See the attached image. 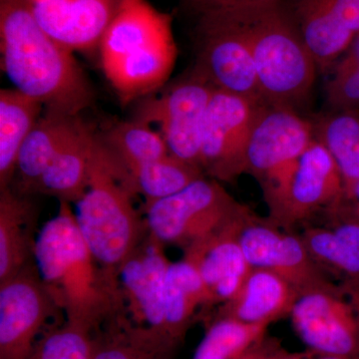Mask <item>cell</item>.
I'll return each instance as SVG.
<instances>
[{
    "mask_svg": "<svg viewBox=\"0 0 359 359\" xmlns=\"http://www.w3.org/2000/svg\"><path fill=\"white\" fill-rule=\"evenodd\" d=\"M34 263L67 323L97 334L125 313L119 278L97 262L69 203L60 202L57 214L40 229Z\"/></svg>",
    "mask_w": 359,
    "mask_h": 359,
    "instance_id": "obj_1",
    "label": "cell"
},
{
    "mask_svg": "<svg viewBox=\"0 0 359 359\" xmlns=\"http://www.w3.org/2000/svg\"><path fill=\"white\" fill-rule=\"evenodd\" d=\"M2 69L18 90L45 111L79 116L94 92L73 52L42 29L20 0H0Z\"/></svg>",
    "mask_w": 359,
    "mask_h": 359,
    "instance_id": "obj_2",
    "label": "cell"
},
{
    "mask_svg": "<svg viewBox=\"0 0 359 359\" xmlns=\"http://www.w3.org/2000/svg\"><path fill=\"white\" fill-rule=\"evenodd\" d=\"M224 9L249 42L264 102L301 113L311 98L318 66L283 0H247Z\"/></svg>",
    "mask_w": 359,
    "mask_h": 359,
    "instance_id": "obj_3",
    "label": "cell"
},
{
    "mask_svg": "<svg viewBox=\"0 0 359 359\" xmlns=\"http://www.w3.org/2000/svg\"><path fill=\"white\" fill-rule=\"evenodd\" d=\"M99 50L104 74L122 102L147 96L165 84L176 63L171 16L147 0H121Z\"/></svg>",
    "mask_w": 359,
    "mask_h": 359,
    "instance_id": "obj_4",
    "label": "cell"
},
{
    "mask_svg": "<svg viewBox=\"0 0 359 359\" xmlns=\"http://www.w3.org/2000/svg\"><path fill=\"white\" fill-rule=\"evenodd\" d=\"M134 189L98 135L86 192L76 203L75 219L97 262L118 276L120 266L148 235L145 219L133 204Z\"/></svg>",
    "mask_w": 359,
    "mask_h": 359,
    "instance_id": "obj_5",
    "label": "cell"
},
{
    "mask_svg": "<svg viewBox=\"0 0 359 359\" xmlns=\"http://www.w3.org/2000/svg\"><path fill=\"white\" fill-rule=\"evenodd\" d=\"M149 235L163 245L184 250L222 231L242 226L255 216L221 182L203 176L179 193L145 203Z\"/></svg>",
    "mask_w": 359,
    "mask_h": 359,
    "instance_id": "obj_6",
    "label": "cell"
},
{
    "mask_svg": "<svg viewBox=\"0 0 359 359\" xmlns=\"http://www.w3.org/2000/svg\"><path fill=\"white\" fill-rule=\"evenodd\" d=\"M314 140L313 122L289 108L263 103L247 153V173L257 180L269 216L280 209L299 158Z\"/></svg>",
    "mask_w": 359,
    "mask_h": 359,
    "instance_id": "obj_7",
    "label": "cell"
},
{
    "mask_svg": "<svg viewBox=\"0 0 359 359\" xmlns=\"http://www.w3.org/2000/svg\"><path fill=\"white\" fill-rule=\"evenodd\" d=\"M215 90L194 67L162 95L144 99L135 119L159 125L170 155L201 168L203 130Z\"/></svg>",
    "mask_w": 359,
    "mask_h": 359,
    "instance_id": "obj_8",
    "label": "cell"
},
{
    "mask_svg": "<svg viewBox=\"0 0 359 359\" xmlns=\"http://www.w3.org/2000/svg\"><path fill=\"white\" fill-rule=\"evenodd\" d=\"M299 339L318 355L359 356V289L332 285L302 292L290 313Z\"/></svg>",
    "mask_w": 359,
    "mask_h": 359,
    "instance_id": "obj_9",
    "label": "cell"
},
{
    "mask_svg": "<svg viewBox=\"0 0 359 359\" xmlns=\"http://www.w3.org/2000/svg\"><path fill=\"white\" fill-rule=\"evenodd\" d=\"M196 68L215 88L264 102L256 68L238 21L228 11L198 14Z\"/></svg>",
    "mask_w": 359,
    "mask_h": 359,
    "instance_id": "obj_10",
    "label": "cell"
},
{
    "mask_svg": "<svg viewBox=\"0 0 359 359\" xmlns=\"http://www.w3.org/2000/svg\"><path fill=\"white\" fill-rule=\"evenodd\" d=\"M263 103L215 90L201 143L200 165L205 175L231 183L247 173L250 134Z\"/></svg>",
    "mask_w": 359,
    "mask_h": 359,
    "instance_id": "obj_11",
    "label": "cell"
},
{
    "mask_svg": "<svg viewBox=\"0 0 359 359\" xmlns=\"http://www.w3.org/2000/svg\"><path fill=\"white\" fill-rule=\"evenodd\" d=\"M238 242L252 269H268L282 276L299 294L335 285L311 256L302 236L269 218L255 215L241 230Z\"/></svg>",
    "mask_w": 359,
    "mask_h": 359,
    "instance_id": "obj_12",
    "label": "cell"
},
{
    "mask_svg": "<svg viewBox=\"0 0 359 359\" xmlns=\"http://www.w3.org/2000/svg\"><path fill=\"white\" fill-rule=\"evenodd\" d=\"M58 311L35 263L0 283V359H27Z\"/></svg>",
    "mask_w": 359,
    "mask_h": 359,
    "instance_id": "obj_13",
    "label": "cell"
},
{
    "mask_svg": "<svg viewBox=\"0 0 359 359\" xmlns=\"http://www.w3.org/2000/svg\"><path fill=\"white\" fill-rule=\"evenodd\" d=\"M170 264L164 245L148 233L120 266L118 278L130 321L174 351L165 337L164 289Z\"/></svg>",
    "mask_w": 359,
    "mask_h": 359,
    "instance_id": "obj_14",
    "label": "cell"
},
{
    "mask_svg": "<svg viewBox=\"0 0 359 359\" xmlns=\"http://www.w3.org/2000/svg\"><path fill=\"white\" fill-rule=\"evenodd\" d=\"M344 181L337 163L318 140L299 158L278 212L269 218L285 230L339 204Z\"/></svg>",
    "mask_w": 359,
    "mask_h": 359,
    "instance_id": "obj_15",
    "label": "cell"
},
{
    "mask_svg": "<svg viewBox=\"0 0 359 359\" xmlns=\"http://www.w3.org/2000/svg\"><path fill=\"white\" fill-rule=\"evenodd\" d=\"M318 69L330 67L359 34V0H283Z\"/></svg>",
    "mask_w": 359,
    "mask_h": 359,
    "instance_id": "obj_16",
    "label": "cell"
},
{
    "mask_svg": "<svg viewBox=\"0 0 359 359\" xmlns=\"http://www.w3.org/2000/svg\"><path fill=\"white\" fill-rule=\"evenodd\" d=\"M49 36L73 52L99 47L121 0H20Z\"/></svg>",
    "mask_w": 359,
    "mask_h": 359,
    "instance_id": "obj_17",
    "label": "cell"
},
{
    "mask_svg": "<svg viewBox=\"0 0 359 359\" xmlns=\"http://www.w3.org/2000/svg\"><path fill=\"white\" fill-rule=\"evenodd\" d=\"M245 224L233 226L184 250V257L199 271L214 304L231 301L252 269L238 242Z\"/></svg>",
    "mask_w": 359,
    "mask_h": 359,
    "instance_id": "obj_18",
    "label": "cell"
},
{
    "mask_svg": "<svg viewBox=\"0 0 359 359\" xmlns=\"http://www.w3.org/2000/svg\"><path fill=\"white\" fill-rule=\"evenodd\" d=\"M299 295L294 285L282 276L268 269H252L238 294L222 304L218 316L269 327L290 316Z\"/></svg>",
    "mask_w": 359,
    "mask_h": 359,
    "instance_id": "obj_19",
    "label": "cell"
},
{
    "mask_svg": "<svg viewBox=\"0 0 359 359\" xmlns=\"http://www.w3.org/2000/svg\"><path fill=\"white\" fill-rule=\"evenodd\" d=\"M84 124L80 116L45 111L20 149L14 177L16 184L11 188L22 195L34 194L52 161Z\"/></svg>",
    "mask_w": 359,
    "mask_h": 359,
    "instance_id": "obj_20",
    "label": "cell"
},
{
    "mask_svg": "<svg viewBox=\"0 0 359 359\" xmlns=\"http://www.w3.org/2000/svg\"><path fill=\"white\" fill-rule=\"evenodd\" d=\"M36 208L11 187L0 190V283L34 263Z\"/></svg>",
    "mask_w": 359,
    "mask_h": 359,
    "instance_id": "obj_21",
    "label": "cell"
},
{
    "mask_svg": "<svg viewBox=\"0 0 359 359\" xmlns=\"http://www.w3.org/2000/svg\"><path fill=\"white\" fill-rule=\"evenodd\" d=\"M214 304L195 264L183 257L170 264L164 289L165 337L173 348L185 339L196 313Z\"/></svg>",
    "mask_w": 359,
    "mask_h": 359,
    "instance_id": "obj_22",
    "label": "cell"
},
{
    "mask_svg": "<svg viewBox=\"0 0 359 359\" xmlns=\"http://www.w3.org/2000/svg\"><path fill=\"white\" fill-rule=\"evenodd\" d=\"M325 214L330 224L308 226L302 240L325 271L340 273L347 285L359 289V222L334 212Z\"/></svg>",
    "mask_w": 359,
    "mask_h": 359,
    "instance_id": "obj_23",
    "label": "cell"
},
{
    "mask_svg": "<svg viewBox=\"0 0 359 359\" xmlns=\"http://www.w3.org/2000/svg\"><path fill=\"white\" fill-rule=\"evenodd\" d=\"M97 144L98 134L84 124L76 136L52 161L39 180L34 194L76 204L88 187Z\"/></svg>",
    "mask_w": 359,
    "mask_h": 359,
    "instance_id": "obj_24",
    "label": "cell"
},
{
    "mask_svg": "<svg viewBox=\"0 0 359 359\" xmlns=\"http://www.w3.org/2000/svg\"><path fill=\"white\" fill-rule=\"evenodd\" d=\"M43 108L18 90H0V190L13 185L20 149Z\"/></svg>",
    "mask_w": 359,
    "mask_h": 359,
    "instance_id": "obj_25",
    "label": "cell"
},
{
    "mask_svg": "<svg viewBox=\"0 0 359 359\" xmlns=\"http://www.w3.org/2000/svg\"><path fill=\"white\" fill-rule=\"evenodd\" d=\"M311 120L314 139L334 158L348 195L359 183V111L330 109Z\"/></svg>",
    "mask_w": 359,
    "mask_h": 359,
    "instance_id": "obj_26",
    "label": "cell"
},
{
    "mask_svg": "<svg viewBox=\"0 0 359 359\" xmlns=\"http://www.w3.org/2000/svg\"><path fill=\"white\" fill-rule=\"evenodd\" d=\"M99 138L111 157L126 172L170 155L162 135L137 119L117 123L105 133L99 134Z\"/></svg>",
    "mask_w": 359,
    "mask_h": 359,
    "instance_id": "obj_27",
    "label": "cell"
},
{
    "mask_svg": "<svg viewBox=\"0 0 359 359\" xmlns=\"http://www.w3.org/2000/svg\"><path fill=\"white\" fill-rule=\"evenodd\" d=\"M103 327L96 334L92 359H170L174 353L148 330L134 325L125 313Z\"/></svg>",
    "mask_w": 359,
    "mask_h": 359,
    "instance_id": "obj_28",
    "label": "cell"
},
{
    "mask_svg": "<svg viewBox=\"0 0 359 359\" xmlns=\"http://www.w3.org/2000/svg\"><path fill=\"white\" fill-rule=\"evenodd\" d=\"M126 173L135 193L143 196L145 203L173 196L196 180L205 176L201 168L172 155L142 165Z\"/></svg>",
    "mask_w": 359,
    "mask_h": 359,
    "instance_id": "obj_29",
    "label": "cell"
},
{
    "mask_svg": "<svg viewBox=\"0 0 359 359\" xmlns=\"http://www.w3.org/2000/svg\"><path fill=\"white\" fill-rule=\"evenodd\" d=\"M268 328L217 316L205 330L193 359H238L264 339Z\"/></svg>",
    "mask_w": 359,
    "mask_h": 359,
    "instance_id": "obj_30",
    "label": "cell"
},
{
    "mask_svg": "<svg viewBox=\"0 0 359 359\" xmlns=\"http://www.w3.org/2000/svg\"><path fill=\"white\" fill-rule=\"evenodd\" d=\"M96 334L65 321L45 332L27 359H92Z\"/></svg>",
    "mask_w": 359,
    "mask_h": 359,
    "instance_id": "obj_31",
    "label": "cell"
},
{
    "mask_svg": "<svg viewBox=\"0 0 359 359\" xmlns=\"http://www.w3.org/2000/svg\"><path fill=\"white\" fill-rule=\"evenodd\" d=\"M325 99L332 110L359 111V65L341 59L325 85Z\"/></svg>",
    "mask_w": 359,
    "mask_h": 359,
    "instance_id": "obj_32",
    "label": "cell"
},
{
    "mask_svg": "<svg viewBox=\"0 0 359 359\" xmlns=\"http://www.w3.org/2000/svg\"><path fill=\"white\" fill-rule=\"evenodd\" d=\"M325 212H334L359 222V183L351 194L342 198L339 204Z\"/></svg>",
    "mask_w": 359,
    "mask_h": 359,
    "instance_id": "obj_33",
    "label": "cell"
},
{
    "mask_svg": "<svg viewBox=\"0 0 359 359\" xmlns=\"http://www.w3.org/2000/svg\"><path fill=\"white\" fill-rule=\"evenodd\" d=\"M244 1L247 0H186L187 4L197 15L208 11L228 8Z\"/></svg>",
    "mask_w": 359,
    "mask_h": 359,
    "instance_id": "obj_34",
    "label": "cell"
},
{
    "mask_svg": "<svg viewBox=\"0 0 359 359\" xmlns=\"http://www.w3.org/2000/svg\"><path fill=\"white\" fill-rule=\"evenodd\" d=\"M280 348L273 342H264L261 340L256 346H252L238 359H278Z\"/></svg>",
    "mask_w": 359,
    "mask_h": 359,
    "instance_id": "obj_35",
    "label": "cell"
},
{
    "mask_svg": "<svg viewBox=\"0 0 359 359\" xmlns=\"http://www.w3.org/2000/svg\"><path fill=\"white\" fill-rule=\"evenodd\" d=\"M342 59L348 61V62L359 65V34L351 42V46L348 47L346 52V56Z\"/></svg>",
    "mask_w": 359,
    "mask_h": 359,
    "instance_id": "obj_36",
    "label": "cell"
},
{
    "mask_svg": "<svg viewBox=\"0 0 359 359\" xmlns=\"http://www.w3.org/2000/svg\"><path fill=\"white\" fill-rule=\"evenodd\" d=\"M278 359H306L304 355L299 353H292L285 349L280 348L278 353ZM316 359H359L358 358H344V356L337 355H320V358Z\"/></svg>",
    "mask_w": 359,
    "mask_h": 359,
    "instance_id": "obj_37",
    "label": "cell"
}]
</instances>
